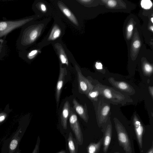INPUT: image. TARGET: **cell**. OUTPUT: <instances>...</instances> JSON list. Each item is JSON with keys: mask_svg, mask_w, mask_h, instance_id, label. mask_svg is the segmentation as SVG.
Here are the masks:
<instances>
[{"mask_svg": "<svg viewBox=\"0 0 153 153\" xmlns=\"http://www.w3.org/2000/svg\"><path fill=\"white\" fill-rule=\"evenodd\" d=\"M3 46V42L2 41V42L0 43V53L2 50Z\"/></svg>", "mask_w": 153, "mask_h": 153, "instance_id": "31", "label": "cell"}, {"mask_svg": "<svg viewBox=\"0 0 153 153\" xmlns=\"http://www.w3.org/2000/svg\"><path fill=\"white\" fill-rule=\"evenodd\" d=\"M42 49V48L37 46L36 48L30 51L27 54V59L30 60L33 59L41 53Z\"/></svg>", "mask_w": 153, "mask_h": 153, "instance_id": "18", "label": "cell"}, {"mask_svg": "<svg viewBox=\"0 0 153 153\" xmlns=\"http://www.w3.org/2000/svg\"><path fill=\"white\" fill-rule=\"evenodd\" d=\"M74 65L77 74L79 91L80 93L87 94L91 89V85L89 81L83 75L78 65L75 63Z\"/></svg>", "mask_w": 153, "mask_h": 153, "instance_id": "9", "label": "cell"}, {"mask_svg": "<svg viewBox=\"0 0 153 153\" xmlns=\"http://www.w3.org/2000/svg\"><path fill=\"white\" fill-rule=\"evenodd\" d=\"M67 140L70 153H77L78 143L76 139L73 137L72 134L71 132L69 133Z\"/></svg>", "mask_w": 153, "mask_h": 153, "instance_id": "15", "label": "cell"}, {"mask_svg": "<svg viewBox=\"0 0 153 153\" xmlns=\"http://www.w3.org/2000/svg\"><path fill=\"white\" fill-rule=\"evenodd\" d=\"M133 122L137 140L140 147L142 148L143 127L140 121L137 119L134 118Z\"/></svg>", "mask_w": 153, "mask_h": 153, "instance_id": "12", "label": "cell"}, {"mask_svg": "<svg viewBox=\"0 0 153 153\" xmlns=\"http://www.w3.org/2000/svg\"><path fill=\"white\" fill-rule=\"evenodd\" d=\"M72 102L73 108L76 112L85 122H87L88 118L85 107L80 104L75 98L73 99Z\"/></svg>", "mask_w": 153, "mask_h": 153, "instance_id": "13", "label": "cell"}, {"mask_svg": "<svg viewBox=\"0 0 153 153\" xmlns=\"http://www.w3.org/2000/svg\"><path fill=\"white\" fill-rule=\"evenodd\" d=\"M97 92L93 91L89 93L88 95L89 97L91 98L95 97L97 96Z\"/></svg>", "mask_w": 153, "mask_h": 153, "instance_id": "27", "label": "cell"}, {"mask_svg": "<svg viewBox=\"0 0 153 153\" xmlns=\"http://www.w3.org/2000/svg\"><path fill=\"white\" fill-rule=\"evenodd\" d=\"M118 85V87L122 90L126 89L128 88L127 85L126 83L123 82L119 83Z\"/></svg>", "mask_w": 153, "mask_h": 153, "instance_id": "23", "label": "cell"}, {"mask_svg": "<svg viewBox=\"0 0 153 153\" xmlns=\"http://www.w3.org/2000/svg\"><path fill=\"white\" fill-rule=\"evenodd\" d=\"M52 45L58 57L60 63L68 66L69 60L71 58L73 57V56L66 45L62 40L55 42Z\"/></svg>", "mask_w": 153, "mask_h": 153, "instance_id": "5", "label": "cell"}, {"mask_svg": "<svg viewBox=\"0 0 153 153\" xmlns=\"http://www.w3.org/2000/svg\"><path fill=\"white\" fill-rule=\"evenodd\" d=\"M6 115L4 114H0V123L4 120Z\"/></svg>", "mask_w": 153, "mask_h": 153, "instance_id": "29", "label": "cell"}, {"mask_svg": "<svg viewBox=\"0 0 153 153\" xmlns=\"http://www.w3.org/2000/svg\"><path fill=\"white\" fill-rule=\"evenodd\" d=\"M52 6L54 10L57 12H60L56 14V15L62 14L61 16L64 18L75 28L80 29L79 19L74 14L69 8L62 1H51Z\"/></svg>", "mask_w": 153, "mask_h": 153, "instance_id": "3", "label": "cell"}, {"mask_svg": "<svg viewBox=\"0 0 153 153\" xmlns=\"http://www.w3.org/2000/svg\"><path fill=\"white\" fill-rule=\"evenodd\" d=\"M116 129L119 143L126 153H131L130 140L126 131L120 125L117 124Z\"/></svg>", "mask_w": 153, "mask_h": 153, "instance_id": "8", "label": "cell"}, {"mask_svg": "<svg viewBox=\"0 0 153 153\" xmlns=\"http://www.w3.org/2000/svg\"><path fill=\"white\" fill-rule=\"evenodd\" d=\"M57 153H66V152L65 150H61L60 151Z\"/></svg>", "mask_w": 153, "mask_h": 153, "instance_id": "33", "label": "cell"}, {"mask_svg": "<svg viewBox=\"0 0 153 153\" xmlns=\"http://www.w3.org/2000/svg\"><path fill=\"white\" fill-rule=\"evenodd\" d=\"M144 68L145 71L148 73L151 72L152 70V67L148 64H146L144 66Z\"/></svg>", "mask_w": 153, "mask_h": 153, "instance_id": "24", "label": "cell"}, {"mask_svg": "<svg viewBox=\"0 0 153 153\" xmlns=\"http://www.w3.org/2000/svg\"><path fill=\"white\" fill-rule=\"evenodd\" d=\"M133 29V26L132 25H129L128 28V31L131 32L132 31Z\"/></svg>", "mask_w": 153, "mask_h": 153, "instance_id": "30", "label": "cell"}, {"mask_svg": "<svg viewBox=\"0 0 153 153\" xmlns=\"http://www.w3.org/2000/svg\"><path fill=\"white\" fill-rule=\"evenodd\" d=\"M140 45V43L138 40L135 41L133 43L134 47L135 48H138Z\"/></svg>", "mask_w": 153, "mask_h": 153, "instance_id": "28", "label": "cell"}, {"mask_svg": "<svg viewBox=\"0 0 153 153\" xmlns=\"http://www.w3.org/2000/svg\"><path fill=\"white\" fill-rule=\"evenodd\" d=\"M33 8L36 15L41 17L52 16L55 13L53 6L44 0H36L33 3Z\"/></svg>", "mask_w": 153, "mask_h": 153, "instance_id": "6", "label": "cell"}, {"mask_svg": "<svg viewBox=\"0 0 153 153\" xmlns=\"http://www.w3.org/2000/svg\"><path fill=\"white\" fill-rule=\"evenodd\" d=\"M120 153L119 152H116V153Z\"/></svg>", "mask_w": 153, "mask_h": 153, "instance_id": "37", "label": "cell"}, {"mask_svg": "<svg viewBox=\"0 0 153 153\" xmlns=\"http://www.w3.org/2000/svg\"><path fill=\"white\" fill-rule=\"evenodd\" d=\"M41 18L39 15H35L18 20L0 21V38L6 35L14 29Z\"/></svg>", "mask_w": 153, "mask_h": 153, "instance_id": "4", "label": "cell"}, {"mask_svg": "<svg viewBox=\"0 0 153 153\" xmlns=\"http://www.w3.org/2000/svg\"><path fill=\"white\" fill-rule=\"evenodd\" d=\"M16 153H20L19 152H17Z\"/></svg>", "mask_w": 153, "mask_h": 153, "instance_id": "36", "label": "cell"}, {"mask_svg": "<svg viewBox=\"0 0 153 153\" xmlns=\"http://www.w3.org/2000/svg\"><path fill=\"white\" fill-rule=\"evenodd\" d=\"M70 109L69 102L68 101H67L64 104L61 115V125L65 129H67V120L69 117Z\"/></svg>", "mask_w": 153, "mask_h": 153, "instance_id": "11", "label": "cell"}, {"mask_svg": "<svg viewBox=\"0 0 153 153\" xmlns=\"http://www.w3.org/2000/svg\"><path fill=\"white\" fill-rule=\"evenodd\" d=\"M147 153H153V148L152 146Z\"/></svg>", "mask_w": 153, "mask_h": 153, "instance_id": "32", "label": "cell"}, {"mask_svg": "<svg viewBox=\"0 0 153 153\" xmlns=\"http://www.w3.org/2000/svg\"><path fill=\"white\" fill-rule=\"evenodd\" d=\"M54 21L47 34L43 39L37 44V46L42 48L51 44L62 40L66 28L61 19L55 13Z\"/></svg>", "mask_w": 153, "mask_h": 153, "instance_id": "2", "label": "cell"}, {"mask_svg": "<svg viewBox=\"0 0 153 153\" xmlns=\"http://www.w3.org/2000/svg\"><path fill=\"white\" fill-rule=\"evenodd\" d=\"M95 66L97 69H101L102 68V65L100 62H96L95 65Z\"/></svg>", "mask_w": 153, "mask_h": 153, "instance_id": "26", "label": "cell"}, {"mask_svg": "<svg viewBox=\"0 0 153 153\" xmlns=\"http://www.w3.org/2000/svg\"><path fill=\"white\" fill-rule=\"evenodd\" d=\"M110 110V107L106 105L103 108L102 111V115L104 116H105L108 114Z\"/></svg>", "mask_w": 153, "mask_h": 153, "instance_id": "22", "label": "cell"}, {"mask_svg": "<svg viewBox=\"0 0 153 153\" xmlns=\"http://www.w3.org/2000/svg\"><path fill=\"white\" fill-rule=\"evenodd\" d=\"M150 28H151V29L152 30V31L153 30V27L152 26H151V27H150Z\"/></svg>", "mask_w": 153, "mask_h": 153, "instance_id": "34", "label": "cell"}, {"mask_svg": "<svg viewBox=\"0 0 153 153\" xmlns=\"http://www.w3.org/2000/svg\"><path fill=\"white\" fill-rule=\"evenodd\" d=\"M19 132V131L16 133L11 140L9 146V153H13L16 148L20 139Z\"/></svg>", "mask_w": 153, "mask_h": 153, "instance_id": "16", "label": "cell"}, {"mask_svg": "<svg viewBox=\"0 0 153 153\" xmlns=\"http://www.w3.org/2000/svg\"><path fill=\"white\" fill-rule=\"evenodd\" d=\"M103 94L107 98L110 99L112 97L111 93L110 90L106 89L103 91Z\"/></svg>", "mask_w": 153, "mask_h": 153, "instance_id": "21", "label": "cell"}, {"mask_svg": "<svg viewBox=\"0 0 153 153\" xmlns=\"http://www.w3.org/2000/svg\"><path fill=\"white\" fill-rule=\"evenodd\" d=\"M112 136V128L110 125H108L105 130L103 140V151L106 153L111 142Z\"/></svg>", "mask_w": 153, "mask_h": 153, "instance_id": "14", "label": "cell"}, {"mask_svg": "<svg viewBox=\"0 0 153 153\" xmlns=\"http://www.w3.org/2000/svg\"><path fill=\"white\" fill-rule=\"evenodd\" d=\"M51 17L39 21H33L25 25L20 37V44L22 48H27L34 44L42 35Z\"/></svg>", "mask_w": 153, "mask_h": 153, "instance_id": "1", "label": "cell"}, {"mask_svg": "<svg viewBox=\"0 0 153 153\" xmlns=\"http://www.w3.org/2000/svg\"><path fill=\"white\" fill-rule=\"evenodd\" d=\"M142 7L145 9L150 8L152 6V3L149 0H143L141 1Z\"/></svg>", "mask_w": 153, "mask_h": 153, "instance_id": "19", "label": "cell"}, {"mask_svg": "<svg viewBox=\"0 0 153 153\" xmlns=\"http://www.w3.org/2000/svg\"><path fill=\"white\" fill-rule=\"evenodd\" d=\"M151 21H152V23H153V18H151Z\"/></svg>", "mask_w": 153, "mask_h": 153, "instance_id": "35", "label": "cell"}, {"mask_svg": "<svg viewBox=\"0 0 153 153\" xmlns=\"http://www.w3.org/2000/svg\"><path fill=\"white\" fill-rule=\"evenodd\" d=\"M66 68L63 67L62 65L59 63V72L56 86V97L57 102L59 101L62 88L64 83L65 78L67 74Z\"/></svg>", "mask_w": 153, "mask_h": 153, "instance_id": "10", "label": "cell"}, {"mask_svg": "<svg viewBox=\"0 0 153 153\" xmlns=\"http://www.w3.org/2000/svg\"><path fill=\"white\" fill-rule=\"evenodd\" d=\"M40 138L39 136L38 137L36 143L35 147L33 150L32 153H39V146L40 143Z\"/></svg>", "mask_w": 153, "mask_h": 153, "instance_id": "20", "label": "cell"}, {"mask_svg": "<svg viewBox=\"0 0 153 153\" xmlns=\"http://www.w3.org/2000/svg\"><path fill=\"white\" fill-rule=\"evenodd\" d=\"M102 138L97 143H91L87 148L88 153H98L103 142Z\"/></svg>", "mask_w": 153, "mask_h": 153, "instance_id": "17", "label": "cell"}, {"mask_svg": "<svg viewBox=\"0 0 153 153\" xmlns=\"http://www.w3.org/2000/svg\"><path fill=\"white\" fill-rule=\"evenodd\" d=\"M69 121L70 127L75 136L76 141L81 145L83 142V134L77 117L71 107L69 115Z\"/></svg>", "mask_w": 153, "mask_h": 153, "instance_id": "7", "label": "cell"}, {"mask_svg": "<svg viewBox=\"0 0 153 153\" xmlns=\"http://www.w3.org/2000/svg\"><path fill=\"white\" fill-rule=\"evenodd\" d=\"M116 1L112 0H109L108 2V5L111 7L115 6L116 5Z\"/></svg>", "mask_w": 153, "mask_h": 153, "instance_id": "25", "label": "cell"}]
</instances>
